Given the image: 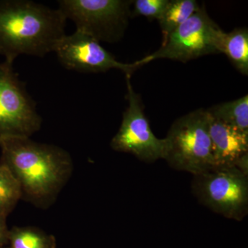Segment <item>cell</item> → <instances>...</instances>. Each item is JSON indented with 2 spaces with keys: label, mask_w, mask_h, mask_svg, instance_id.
I'll return each instance as SVG.
<instances>
[{
  "label": "cell",
  "mask_w": 248,
  "mask_h": 248,
  "mask_svg": "<svg viewBox=\"0 0 248 248\" xmlns=\"http://www.w3.org/2000/svg\"><path fill=\"white\" fill-rule=\"evenodd\" d=\"M164 140V159L173 169L195 175L215 168L209 115L205 109L192 111L177 119Z\"/></svg>",
  "instance_id": "3"
},
{
  "label": "cell",
  "mask_w": 248,
  "mask_h": 248,
  "mask_svg": "<svg viewBox=\"0 0 248 248\" xmlns=\"http://www.w3.org/2000/svg\"><path fill=\"white\" fill-rule=\"evenodd\" d=\"M1 162L19 182L29 202L46 205L57 197L71 176L73 162L64 150L37 143L29 137H0Z\"/></svg>",
  "instance_id": "1"
},
{
  "label": "cell",
  "mask_w": 248,
  "mask_h": 248,
  "mask_svg": "<svg viewBox=\"0 0 248 248\" xmlns=\"http://www.w3.org/2000/svg\"><path fill=\"white\" fill-rule=\"evenodd\" d=\"M22 197L19 182L6 166L0 164V217H7Z\"/></svg>",
  "instance_id": "15"
},
{
  "label": "cell",
  "mask_w": 248,
  "mask_h": 248,
  "mask_svg": "<svg viewBox=\"0 0 248 248\" xmlns=\"http://www.w3.org/2000/svg\"><path fill=\"white\" fill-rule=\"evenodd\" d=\"M193 176L192 192L204 206L238 221L248 215V174L236 168H215Z\"/></svg>",
  "instance_id": "5"
},
{
  "label": "cell",
  "mask_w": 248,
  "mask_h": 248,
  "mask_svg": "<svg viewBox=\"0 0 248 248\" xmlns=\"http://www.w3.org/2000/svg\"><path fill=\"white\" fill-rule=\"evenodd\" d=\"M200 9L195 0H169L164 14L158 19L164 40Z\"/></svg>",
  "instance_id": "13"
},
{
  "label": "cell",
  "mask_w": 248,
  "mask_h": 248,
  "mask_svg": "<svg viewBox=\"0 0 248 248\" xmlns=\"http://www.w3.org/2000/svg\"><path fill=\"white\" fill-rule=\"evenodd\" d=\"M226 32L220 29L205 11L200 10L173 31L154 53L137 61L140 66L159 59L186 63L211 54L222 53Z\"/></svg>",
  "instance_id": "4"
},
{
  "label": "cell",
  "mask_w": 248,
  "mask_h": 248,
  "mask_svg": "<svg viewBox=\"0 0 248 248\" xmlns=\"http://www.w3.org/2000/svg\"><path fill=\"white\" fill-rule=\"evenodd\" d=\"M59 8L77 30L98 42L115 43L123 37L131 17L129 0H60Z\"/></svg>",
  "instance_id": "6"
},
{
  "label": "cell",
  "mask_w": 248,
  "mask_h": 248,
  "mask_svg": "<svg viewBox=\"0 0 248 248\" xmlns=\"http://www.w3.org/2000/svg\"><path fill=\"white\" fill-rule=\"evenodd\" d=\"M4 248V247H2V248Z\"/></svg>",
  "instance_id": "18"
},
{
  "label": "cell",
  "mask_w": 248,
  "mask_h": 248,
  "mask_svg": "<svg viewBox=\"0 0 248 248\" xmlns=\"http://www.w3.org/2000/svg\"><path fill=\"white\" fill-rule=\"evenodd\" d=\"M209 133L215 168H236L241 159L248 155V133L215 120L210 115Z\"/></svg>",
  "instance_id": "10"
},
{
  "label": "cell",
  "mask_w": 248,
  "mask_h": 248,
  "mask_svg": "<svg viewBox=\"0 0 248 248\" xmlns=\"http://www.w3.org/2000/svg\"><path fill=\"white\" fill-rule=\"evenodd\" d=\"M126 77L128 106L123 114L118 132L111 140L114 151L129 153L140 161L153 163L164 159L166 143L152 131L145 115L141 96L134 91L130 76Z\"/></svg>",
  "instance_id": "8"
},
{
  "label": "cell",
  "mask_w": 248,
  "mask_h": 248,
  "mask_svg": "<svg viewBox=\"0 0 248 248\" xmlns=\"http://www.w3.org/2000/svg\"><path fill=\"white\" fill-rule=\"evenodd\" d=\"M9 230L6 224V217H0V248L8 244Z\"/></svg>",
  "instance_id": "17"
},
{
  "label": "cell",
  "mask_w": 248,
  "mask_h": 248,
  "mask_svg": "<svg viewBox=\"0 0 248 248\" xmlns=\"http://www.w3.org/2000/svg\"><path fill=\"white\" fill-rule=\"evenodd\" d=\"M14 63H0V137H29L40 130L42 118Z\"/></svg>",
  "instance_id": "7"
},
{
  "label": "cell",
  "mask_w": 248,
  "mask_h": 248,
  "mask_svg": "<svg viewBox=\"0 0 248 248\" xmlns=\"http://www.w3.org/2000/svg\"><path fill=\"white\" fill-rule=\"evenodd\" d=\"M55 53L62 66L81 73H104L117 69L125 73V76L131 77L141 67L137 62L125 63L117 61L112 54L103 48L100 42L78 31L65 35Z\"/></svg>",
  "instance_id": "9"
},
{
  "label": "cell",
  "mask_w": 248,
  "mask_h": 248,
  "mask_svg": "<svg viewBox=\"0 0 248 248\" xmlns=\"http://www.w3.org/2000/svg\"><path fill=\"white\" fill-rule=\"evenodd\" d=\"M169 0H135L131 7V17L143 16L159 19L169 4Z\"/></svg>",
  "instance_id": "16"
},
{
  "label": "cell",
  "mask_w": 248,
  "mask_h": 248,
  "mask_svg": "<svg viewBox=\"0 0 248 248\" xmlns=\"http://www.w3.org/2000/svg\"><path fill=\"white\" fill-rule=\"evenodd\" d=\"M60 10L29 0L0 1V55L14 63L19 55L44 58L66 35Z\"/></svg>",
  "instance_id": "2"
},
{
  "label": "cell",
  "mask_w": 248,
  "mask_h": 248,
  "mask_svg": "<svg viewBox=\"0 0 248 248\" xmlns=\"http://www.w3.org/2000/svg\"><path fill=\"white\" fill-rule=\"evenodd\" d=\"M9 248H56L53 235L32 227H15L9 230Z\"/></svg>",
  "instance_id": "14"
},
{
  "label": "cell",
  "mask_w": 248,
  "mask_h": 248,
  "mask_svg": "<svg viewBox=\"0 0 248 248\" xmlns=\"http://www.w3.org/2000/svg\"><path fill=\"white\" fill-rule=\"evenodd\" d=\"M206 110L215 120L248 133V94L236 100L217 104Z\"/></svg>",
  "instance_id": "11"
},
{
  "label": "cell",
  "mask_w": 248,
  "mask_h": 248,
  "mask_svg": "<svg viewBox=\"0 0 248 248\" xmlns=\"http://www.w3.org/2000/svg\"><path fill=\"white\" fill-rule=\"evenodd\" d=\"M239 73L248 75V31L239 28L225 34L223 51Z\"/></svg>",
  "instance_id": "12"
}]
</instances>
